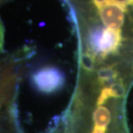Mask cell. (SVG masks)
<instances>
[{
    "instance_id": "cell-3",
    "label": "cell",
    "mask_w": 133,
    "mask_h": 133,
    "mask_svg": "<svg viewBox=\"0 0 133 133\" xmlns=\"http://www.w3.org/2000/svg\"><path fill=\"white\" fill-rule=\"evenodd\" d=\"M121 44V33L120 30L106 28L101 35L98 37L96 42L97 50L101 53L102 55H109L114 53L118 49Z\"/></svg>"
},
{
    "instance_id": "cell-1",
    "label": "cell",
    "mask_w": 133,
    "mask_h": 133,
    "mask_svg": "<svg viewBox=\"0 0 133 133\" xmlns=\"http://www.w3.org/2000/svg\"><path fill=\"white\" fill-rule=\"evenodd\" d=\"M94 2L106 28L120 30L124 21L125 3L123 0H94Z\"/></svg>"
},
{
    "instance_id": "cell-2",
    "label": "cell",
    "mask_w": 133,
    "mask_h": 133,
    "mask_svg": "<svg viewBox=\"0 0 133 133\" xmlns=\"http://www.w3.org/2000/svg\"><path fill=\"white\" fill-rule=\"evenodd\" d=\"M34 82L40 91L51 92L59 88L62 83V76L59 70L53 68H45L34 75Z\"/></svg>"
},
{
    "instance_id": "cell-5",
    "label": "cell",
    "mask_w": 133,
    "mask_h": 133,
    "mask_svg": "<svg viewBox=\"0 0 133 133\" xmlns=\"http://www.w3.org/2000/svg\"><path fill=\"white\" fill-rule=\"evenodd\" d=\"M106 128L105 127H99V126H94L92 133H105Z\"/></svg>"
},
{
    "instance_id": "cell-4",
    "label": "cell",
    "mask_w": 133,
    "mask_h": 133,
    "mask_svg": "<svg viewBox=\"0 0 133 133\" xmlns=\"http://www.w3.org/2000/svg\"><path fill=\"white\" fill-rule=\"evenodd\" d=\"M92 118H94L95 126L105 127V128H106L108 124H110L111 117V112L108 110V108H106L105 106L101 105L99 106L94 111Z\"/></svg>"
}]
</instances>
